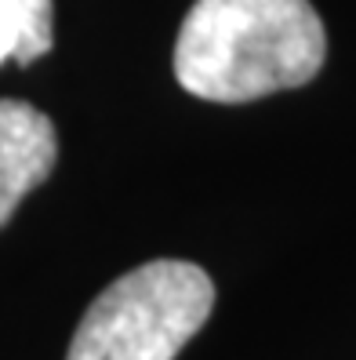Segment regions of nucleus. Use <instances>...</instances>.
Returning a JSON list of instances; mask_svg holds the SVG:
<instances>
[{"label":"nucleus","mask_w":356,"mask_h":360,"mask_svg":"<svg viewBox=\"0 0 356 360\" xmlns=\"http://www.w3.org/2000/svg\"><path fill=\"white\" fill-rule=\"evenodd\" d=\"M324 55L309 0H197L175 40V80L207 102H255L309 84Z\"/></svg>","instance_id":"nucleus-1"},{"label":"nucleus","mask_w":356,"mask_h":360,"mask_svg":"<svg viewBox=\"0 0 356 360\" xmlns=\"http://www.w3.org/2000/svg\"><path fill=\"white\" fill-rule=\"evenodd\" d=\"M215 309L211 277L182 259H157L117 277L88 306L66 360H175Z\"/></svg>","instance_id":"nucleus-2"},{"label":"nucleus","mask_w":356,"mask_h":360,"mask_svg":"<svg viewBox=\"0 0 356 360\" xmlns=\"http://www.w3.org/2000/svg\"><path fill=\"white\" fill-rule=\"evenodd\" d=\"M58 160L55 124L37 105L0 98V229L15 215L29 189L51 175Z\"/></svg>","instance_id":"nucleus-3"},{"label":"nucleus","mask_w":356,"mask_h":360,"mask_svg":"<svg viewBox=\"0 0 356 360\" xmlns=\"http://www.w3.org/2000/svg\"><path fill=\"white\" fill-rule=\"evenodd\" d=\"M51 0H0V66H29L55 48Z\"/></svg>","instance_id":"nucleus-4"}]
</instances>
